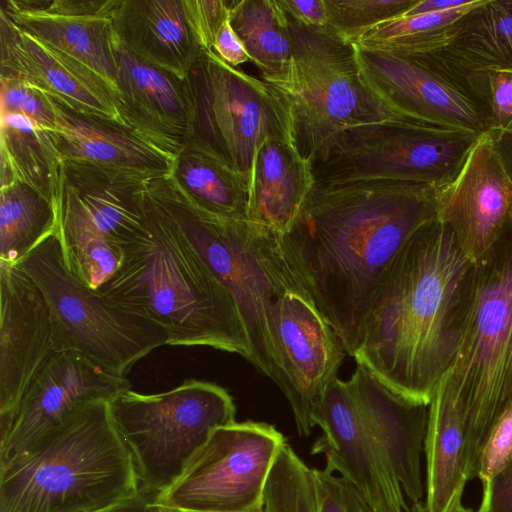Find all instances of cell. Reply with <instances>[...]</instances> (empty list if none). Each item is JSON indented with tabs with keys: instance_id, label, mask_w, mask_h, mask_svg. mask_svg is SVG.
<instances>
[{
	"instance_id": "obj_1",
	"label": "cell",
	"mask_w": 512,
	"mask_h": 512,
	"mask_svg": "<svg viewBox=\"0 0 512 512\" xmlns=\"http://www.w3.org/2000/svg\"><path fill=\"white\" fill-rule=\"evenodd\" d=\"M436 191L384 179L315 184L286 235L317 308L349 356L384 273L436 219Z\"/></svg>"
},
{
	"instance_id": "obj_2",
	"label": "cell",
	"mask_w": 512,
	"mask_h": 512,
	"mask_svg": "<svg viewBox=\"0 0 512 512\" xmlns=\"http://www.w3.org/2000/svg\"><path fill=\"white\" fill-rule=\"evenodd\" d=\"M472 264L449 228L422 227L380 280L352 357L403 399L429 406L457 351Z\"/></svg>"
},
{
	"instance_id": "obj_3",
	"label": "cell",
	"mask_w": 512,
	"mask_h": 512,
	"mask_svg": "<svg viewBox=\"0 0 512 512\" xmlns=\"http://www.w3.org/2000/svg\"><path fill=\"white\" fill-rule=\"evenodd\" d=\"M120 246L122 263L97 289L100 294L159 325L168 345L205 346L249 361L234 298L147 188L144 227Z\"/></svg>"
},
{
	"instance_id": "obj_4",
	"label": "cell",
	"mask_w": 512,
	"mask_h": 512,
	"mask_svg": "<svg viewBox=\"0 0 512 512\" xmlns=\"http://www.w3.org/2000/svg\"><path fill=\"white\" fill-rule=\"evenodd\" d=\"M146 188L234 298L249 341V362L285 394L286 379L272 333L274 306L288 292H310L286 235L249 219L200 208L170 175L150 180Z\"/></svg>"
},
{
	"instance_id": "obj_5",
	"label": "cell",
	"mask_w": 512,
	"mask_h": 512,
	"mask_svg": "<svg viewBox=\"0 0 512 512\" xmlns=\"http://www.w3.org/2000/svg\"><path fill=\"white\" fill-rule=\"evenodd\" d=\"M140 491L109 401H91L0 464V512H95Z\"/></svg>"
},
{
	"instance_id": "obj_6",
	"label": "cell",
	"mask_w": 512,
	"mask_h": 512,
	"mask_svg": "<svg viewBox=\"0 0 512 512\" xmlns=\"http://www.w3.org/2000/svg\"><path fill=\"white\" fill-rule=\"evenodd\" d=\"M446 380L465 421L472 479L494 424L512 404V215L488 258L472 267Z\"/></svg>"
},
{
	"instance_id": "obj_7",
	"label": "cell",
	"mask_w": 512,
	"mask_h": 512,
	"mask_svg": "<svg viewBox=\"0 0 512 512\" xmlns=\"http://www.w3.org/2000/svg\"><path fill=\"white\" fill-rule=\"evenodd\" d=\"M109 406L132 455L140 490L155 497L181 476L214 429L236 421L228 391L195 379L161 393L128 389Z\"/></svg>"
},
{
	"instance_id": "obj_8",
	"label": "cell",
	"mask_w": 512,
	"mask_h": 512,
	"mask_svg": "<svg viewBox=\"0 0 512 512\" xmlns=\"http://www.w3.org/2000/svg\"><path fill=\"white\" fill-rule=\"evenodd\" d=\"M17 265L47 300L56 352L81 353L105 370L127 377L140 359L168 343L159 325L112 302L70 273L58 232Z\"/></svg>"
},
{
	"instance_id": "obj_9",
	"label": "cell",
	"mask_w": 512,
	"mask_h": 512,
	"mask_svg": "<svg viewBox=\"0 0 512 512\" xmlns=\"http://www.w3.org/2000/svg\"><path fill=\"white\" fill-rule=\"evenodd\" d=\"M480 135L403 118L353 127L311 161L315 184L384 179L440 189L457 177Z\"/></svg>"
},
{
	"instance_id": "obj_10",
	"label": "cell",
	"mask_w": 512,
	"mask_h": 512,
	"mask_svg": "<svg viewBox=\"0 0 512 512\" xmlns=\"http://www.w3.org/2000/svg\"><path fill=\"white\" fill-rule=\"evenodd\" d=\"M195 117L189 144L250 178L257 148L267 139L296 142L290 99L264 80L204 51L188 75Z\"/></svg>"
},
{
	"instance_id": "obj_11",
	"label": "cell",
	"mask_w": 512,
	"mask_h": 512,
	"mask_svg": "<svg viewBox=\"0 0 512 512\" xmlns=\"http://www.w3.org/2000/svg\"><path fill=\"white\" fill-rule=\"evenodd\" d=\"M287 18L294 46V87L289 99L296 145L303 157L312 161L348 129L400 118L365 86L352 43L327 27H308Z\"/></svg>"
},
{
	"instance_id": "obj_12",
	"label": "cell",
	"mask_w": 512,
	"mask_h": 512,
	"mask_svg": "<svg viewBox=\"0 0 512 512\" xmlns=\"http://www.w3.org/2000/svg\"><path fill=\"white\" fill-rule=\"evenodd\" d=\"M284 435L272 424L247 420L214 429L157 504L193 511L245 512L262 506Z\"/></svg>"
},
{
	"instance_id": "obj_13",
	"label": "cell",
	"mask_w": 512,
	"mask_h": 512,
	"mask_svg": "<svg viewBox=\"0 0 512 512\" xmlns=\"http://www.w3.org/2000/svg\"><path fill=\"white\" fill-rule=\"evenodd\" d=\"M354 47L365 86L394 115L440 128L490 132L489 115L424 55Z\"/></svg>"
},
{
	"instance_id": "obj_14",
	"label": "cell",
	"mask_w": 512,
	"mask_h": 512,
	"mask_svg": "<svg viewBox=\"0 0 512 512\" xmlns=\"http://www.w3.org/2000/svg\"><path fill=\"white\" fill-rule=\"evenodd\" d=\"M322 434L311 454L325 457V469L338 473L377 512H409L404 492L369 429L347 381L336 377L313 412Z\"/></svg>"
},
{
	"instance_id": "obj_15",
	"label": "cell",
	"mask_w": 512,
	"mask_h": 512,
	"mask_svg": "<svg viewBox=\"0 0 512 512\" xmlns=\"http://www.w3.org/2000/svg\"><path fill=\"white\" fill-rule=\"evenodd\" d=\"M273 340L284 373L285 396L299 435L311 434L314 409L337 377L346 351L310 292H288L276 302Z\"/></svg>"
},
{
	"instance_id": "obj_16",
	"label": "cell",
	"mask_w": 512,
	"mask_h": 512,
	"mask_svg": "<svg viewBox=\"0 0 512 512\" xmlns=\"http://www.w3.org/2000/svg\"><path fill=\"white\" fill-rule=\"evenodd\" d=\"M512 215V176L490 133L480 135L457 177L436 191V219L473 267L491 254Z\"/></svg>"
},
{
	"instance_id": "obj_17",
	"label": "cell",
	"mask_w": 512,
	"mask_h": 512,
	"mask_svg": "<svg viewBox=\"0 0 512 512\" xmlns=\"http://www.w3.org/2000/svg\"><path fill=\"white\" fill-rule=\"evenodd\" d=\"M131 388L75 351L56 352L35 377L12 419L0 428V464L9 461L81 406L112 400Z\"/></svg>"
},
{
	"instance_id": "obj_18",
	"label": "cell",
	"mask_w": 512,
	"mask_h": 512,
	"mask_svg": "<svg viewBox=\"0 0 512 512\" xmlns=\"http://www.w3.org/2000/svg\"><path fill=\"white\" fill-rule=\"evenodd\" d=\"M56 353L49 305L18 265L0 263V428Z\"/></svg>"
},
{
	"instance_id": "obj_19",
	"label": "cell",
	"mask_w": 512,
	"mask_h": 512,
	"mask_svg": "<svg viewBox=\"0 0 512 512\" xmlns=\"http://www.w3.org/2000/svg\"><path fill=\"white\" fill-rule=\"evenodd\" d=\"M0 47V75L18 77L74 111L128 127L119 110L117 94L105 79L21 30L2 11Z\"/></svg>"
},
{
	"instance_id": "obj_20",
	"label": "cell",
	"mask_w": 512,
	"mask_h": 512,
	"mask_svg": "<svg viewBox=\"0 0 512 512\" xmlns=\"http://www.w3.org/2000/svg\"><path fill=\"white\" fill-rule=\"evenodd\" d=\"M113 45L117 103L124 121L175 158L189 144L193 133L195 108L188 77L179 78L139 59L115 38Z\"/></svg>"
},
{
	"instance_id": "obj_21",
	"label": "cell",
	"mask_w": 512,
	"mask_h": 512,
	"mask_svg": "<svg viewBox=\"0 0 512 512\" xmlns=\"http://www.w3.org/2000/svg\"><path fill=\"white\" fill-rule=\"evenodd\" d=\"M120 0H2L21 30L80 61L116 87L112 17Z\"/></svg>"
},
{
	"instance_id": "obj_22",
	"label": "cell",
	"mask_w": 512,
	"mask_h": 512,
	"mask_svg": "<svg viewBox=\"0 0 512 512\" xmlns=\"http://www.w3.org/2000/svg\"><path fill=\"white\" fill-rule=\"evenodd\" d=\"M347 382L405 497L412 504L422 502L428 406L403 399L359 364Z\"/></svg>"
},
{
	"instance_id": "obj_23",
	"label": "cell",
	"mask_w": 512,
	"mask_h": 512,
	"mask_svg": "<svg viewBox=\"0 0 512 512\" xmlns=\"http://www.w3.org/2000/svg\"><path fill=\"white\" fill-rule=\"evenodd\" d=\"M49 98L56 119L51 133L63 161L91 163L151 179L171 175L175 158L132 129L79 113Z\"/></svg>"
},
{
	"instance_id": "obj_24",
	"label": "cell",
	"mask_w": 512,
	"mask_h": 512,
	"mask_svg": "<svg viewBox=\"0 0 512 512\" xmlns=\"http://www.w3.org/2000/svg\"><path fill=\"white\" fill-rule=\"evenodd\" d=\"M112 28L115 40L131 54L182 79L204 52L184 0H120Z\"/></svg>"
},
{
	"instance_id": "obj_25",
	"label": "cell",
	"mask_w": 512,
	"mask_h": 512,
	"mask_svg": "<svg viewBox=\"0 0 512 512\" xmlns=\"http://www.w3.org/2000/svg\"><path fill=\"white\" fill-rule=\"evenodd\" d=\"M314 187L311 161L296 142L267 139L253 158L247 219L285 236Z\"/></svg>"
},
{
	"instance_id": "obj_26",
	"label": "cell",
	"mask_w": 512,
	"mask_h": 512,
	"mask_svg": "<svg viewBox=\"0 0 512 512\" xmlns=\"http://www.w3.org/2000/svg\"><path fill=\"white\" fill-rule=\"evenodd\" d=\"M144 175L77 161H63V190L92 224L121 245L144 227Z\"/></svg>"
},
{
	"instance_id": "obj_27",
	"label": "cell",
	"mask_w": 512,
	"mask_h": 512,
	"mask_svg": "<svg viewBox=\"0 0 512 512\" xmlns=\"http://www.w3.org/2000/svg\"><path fill=\"white\" fill-rule=\"evenodd\" d=\"M424 452V504L431 512H452L463 505V492L470 479L466 425L446 375L428 406Z\"/></svg>"
},
{
	"instance_id": "obj_28",
	"label": "cell",
	"mask_w": 512,
	"mask_h": 512,
	"mask_svg": "<svg viewBox=\"0 0 512 512\" xmlns=\"http://www.w3.org/2000/svg\"><path fill=\"white\" fill-rule=\"evenodd\" d=\"M229 20L264 81L288 98L294 87V46L277 0H230Z\"/></svg>"
},
{
	"instance_id": "obj_29",
	"label": "cell",
	"mask_w": 512,
	"mask_h": 512,
	"mask_svg": "<svg viewBox=\"0 0 512 512\" xmlns=\"http://www.w3.org/2000/svg\"><path fill=\"white\" fill-rule=\"evenodd\" d=\"M0 131L1 187L22 182L60 207L63 159L51 131L15 113L1 114Z\"/></svg>"
},
{
	"instance_id": "obj_30",
	"label": "cell",
	"mask_w": 512,
	"mask_h": 512,
	"mask_svg": "<svg viewBox=\"0 0 512 512\" xmlns=\"http://www.w3.org/2000/svg\"><path fill=\"white\" fill-rule=\"evenodd\" d=\"M170 177L200 208L247 219L250 178L206 150L188 144L175 157Z\"/></svg>"
},
{
	"instance_id": "obj_31",
	"label": "cell",
	"mask_w": 512,
	"mask_h": 512,
	"mask_svg": "<svg viewBox=\"0 0 512 512\" xmlns=\"http://www.w3.org/2000/svg\"><path fill=\"white\" fill-rule=\"evenodd\" d=\"M60 224V207L15 181L0 189V263L17 265Z\"/></svg>"
},
{
	"instance_id": "obj_32",
	"label": "cell",
	"mask_w": 512,
	"mask_h": 512,
	"mask_svg": "<svg viewBox=\"0 0 512 512\" xmlns=\"http://www.w3.org/2000/svg\"><path fill=\"white\" fill-rule=\"evenodd\" d=\"M58 237L67 269L93 290L107 282L122 263V247L101 233L64 190Z\"/></svg>"
},
{
	"instance_id": "obj_33",
	"label": "cell",
	"mask_w": 512,
	"mask_h": 512,
	"mask_svg": "<svg viewBox=\"0 0 512 512\" xmlns=\"http://www.w3.org/2000/svg\"><path fill=\"white\" fill-rule=\"evenodd\" d=\"M444 47L483 71L512 69V0H484L456 23Z\"/></svg>"
},
{
	"instance_id": "obj_34",
	"label": "cell",
	"mask_w": 512,
	"mask_h": 512,
	"mask_svg": "<svg viewBox=\"0 0 512 512\" xmlns=\"http://www.w3.org/2000/svg\"><path fill=\"white\" fill-rule=\"evenodd\" d=\"M484 0L451 10L400 16L377 24L353 44L368 50L413 53L447 46L456 23Z\"/></svg>"
},
{
	"instance_id": "obj_35",
	"label": "cell",
	"mask_w": 512,
	"mask_h": 512,
	"mask_svg": "<svg viewBox=\"0 0 512 512\" xmlns=\"http://www.w3.org/2000/svg\"><path fill=\"white\" fill-rule=\"evenodd\" d=\"M262 512H319L315 469L286 443L268 477Z\"/></svg>"
},
{
	"instance_id": "obj_36",
	"label": "cell",
	"mask_w": 512,
	"mask_h": 512,
	"mask_svg": "<svg viewBox=\"0 0 512 512\" xmlns=\"http://www.w3.org/2000/svg\"><path fill=\"white\" fill-rule=\"evenodd\" d=\"M327 28L354 43L377 24L402 16L419 0H324Z\"/></svg>"
},
{
	"instance_id": "obj_37",
	"label": "cell",
	"mask_w": 512,
	"mask_h": 512,
	"mask_svg": "<svg viewBox=\"0 0 512 512\" xmlns=\"http://www.w3.org/2000/svg\"><path fill=\"white\" fill-rule=\"evenodd\" d=\"M0 83L1 114H20L45 130H55L56 119L48 95L18 77L0 75Z\"/></svg>"
},
{
	"instance_id": "obj_38",
	"label": "cell",
	"mask_w": 512,
	"mask_h": 512,
	"mask_svg": "<svg viewBox=\"0 0 512 512\" xmlns=\"http://www.w3.org/2000/svg\"><path fill=\"white\" fill-rule=\"evenodd\" d=\"M512 457V404L494 424L479 457L476 477L482 483V498L489 491L493 479Z\"/></svg>"
},
{
	"instance_id": "obj_39",
	"label": "cell",
	"mask_w": 512,
	"mask_h": 512,
	"mask_svg": "<svg viewBox=\"0 0 512 512\" xmlns=\"http://www.w3.org/2000/svg\"><path fill=\"white\" fill-rule=\"evenodd\" d=\"M319 512H377L348 481L324 469H315Z\"/></svg>"
},
{
	"instance_id": "obj_40",
	"label": "cell",
	"mask_w": 512,
	"mask_h": 512,
	"mask_svg": "<svg viewBox=\"0 0 512 512\" xmlns=\"http://www.w3.org/2000/svg\"><path fill=\"white\" fill-rule=\"evenodd\" d=\"M190 26L204 51H212L217 33L229 19L230 0H184Z\"/></svg>"
},
{
	"instance_id": "obj_41",
	"label": "cell",
	"mask_w": 512,
	"mask_h": 512,
	"mask_svg": "<svg viewBox=\"0 0 512 512\" xmlns=\"http://www.w3.org/2000/svg\"><path fill=\"white\" fill-rule=\"evenodd\" d=\"M490 86V134L504 129L512 120V69L488 71Z\"/></svg>"
},
{
	"instance_id": "obj_42",
	"label": "cell",
	"mask_w": 512,
	"mask_h": 512,
	"mask_svg": "<svg viewBox=\"0 0 512 512\" xmlns=\"http://www.w3.org/2000/svg\"><path fill=\"white\" fill-rule=\"evenodd\" d=\"M478 512H512V457L493 479Z\"/></svg>"
},
{
	"instance_id": "obj_43",
	"label": "cell",
	"mask_w": 512,
	"mask_h": 512,
	"mask_svg": "<svg viewBox=\"0 0 512 512\" xmlns=\"http://www.w3.org/2000/svg\"><path fill=\"white\" fill-rule=\"evenodd\" d=\"M291 19L314 28L327 27L328 18L324 0H277Z\"/></svg>"
},
{
	"instance_id": "obj_44",
	"label": "cell",
	"mask_w": 512,
	"mask_h": 512,
	"mask_svg": "<svg viewBox=\"0 0 512 512\" xmlns=\"http://www.w3.org/2000/svg\"><path fill=\"white\" fill-rule=\"evenodd\" d=\"M212 51L226 64L232 67L250 61V57L232 28L228 19L216 35Z\"/></svg>"
},
{
	"instance_id": "obj_45",
	"label": "cell",
	"mask_w": 512,
	"mask_h": 512,
	"mask_svg": "<svg viewBox=\"0 0 512 512\" xmlns=\"http://www.w3.org/2000/svg\"><path fill=\"white\" fill-rule=\"evenodd\" d=\"M155 496L139 491L135 495L95 512H154Z\"/></svg>"
},
{
	"instance_id": "obj_46",
	"label": "cell",
	"mask_w": 512,
	"mask_h": 512,
	"mask_svg": "<svg viewBox=\"0 0 512 512\" xmlns=\"http://www.w3.org/2000/svg\"><path fill=\"white\" fill-rule=\"evenodd\" d=\"M471 0H419L402 16L441 12L469 4Z\"/></svg>"
},
{
	"instance_id": "obj_47",
	"label": "cell",
	"mask_w": 512,
	"mask_h": 512,
	"mask_svg": "<svg viewBox=\"0 0 512 512\" xmlns=\"http://www.w3.org/2000/svg\"><path fill=\"white\" fill-rule=\"evenodd\" d=\"M491 136L505 167L512 176V120L504 129Z\"/></svg>"
},
{
	"instance_id": "obj_48",
	"label": "cell",
	"mask_w": 512,
	"mask_h": 512,
	"mask_svg": "<svg viewBox=\"0 0 512 512\" xmlns=\"http://www.w3.org/2000/svg\"><path fill=\"white\" fill-rule=\"evenodd\" d=\"M153 510L154 512H206V511H193V510H185V509H179L174 507H169L157 503H153ZM245 512H262V506L260 508H256L250 511Z\"/></svg>"
},
{
	"instance_id": "obj_49",
	"label": "cell",
	"mask_w": 512,
	"mask_h": 512,
	"mask_svg": "<svg viewBox=\"0 0 512 512\" xmlns=\"http://www.w3.org/2000/svg\"><path fill=\"white\" fill-rule=\"evenodd\" d=\"M409 512H431L423 502L412 504L410 506ZM452 512H473L472 510L466 508L464 505L455 509Z\"/></svg>"
}]
</instances>
